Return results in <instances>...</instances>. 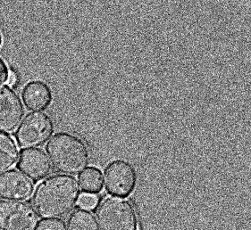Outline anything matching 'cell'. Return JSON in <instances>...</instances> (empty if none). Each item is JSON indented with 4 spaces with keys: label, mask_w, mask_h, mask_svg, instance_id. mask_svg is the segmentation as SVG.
I'll list each match as a JSON object with an SVG mask.
<instances>
[{
    "label": "cell",
    "mask_w": 251,
    "mask_h": 230,
    "mask_svg": "<svg viewBox=\"0 0 251 230\" xmlns=\"http://www.w3.org/2000/svg\"><path fill=\"white\" fill-rule=\"evenodd\" d=\"M80 196L79 183L74 176L55 174L42 180L36 186L31 203L41 218L60 219L70 213Z\"/></svg>",
    "instance_id": "1"
},
{
    "label": "cell",
    "mask_w": 251,
    "mask_h": 230,
    "mask_svg": "<svg viewBox=\"0 0 251 230\" xmlns=\"http://www.w3.org/2000/svg\"><path fill=\"white\" fill-rule=\"evenodd\" d=\"M46 154L56 171L66 175L80 174L91 162V151L83 139L68 132L53 136Z\"/></svg>",
    "instance_id": "2"
},
{
    "label": "cell",
    "mask_w": 251,
    "mask_h": 230,
    "mask_svg": "<svg viewBox=\"0 0 251 230\" xmlns=\"http://www.w3.org/2000/svg\"><path fill=\"white\" fill-rule=\"evenodd\" d=\"M100 230H139L135 207L126 198L106 197L97 209Z\"/></svg>",
    "instance_id": "3"
},
{
    "label": "cell",
    "mask_w": 251,
    "mask_h": 230,
    "mask_svg": "<svg viewBox=\"0 0 251 230\" xmlns=\"http://www.w3.org/2000/svg\"><path fill=\"white\" fill-rule=\"evenodd\" d=\"M54 130V121L48 114L30 113L21 122L15 138L23 149L36 148L50 138Z\"/></svg>",
    "instance_id": "4"
},
{
    "label": "cell",
    "mask_w": 251,
    "mask_h": 230,
    "mask_svg": "<svg viewBox=\"0 0 251 230\" xmlns=\"http://www.w3.org/2000/svg\"><path fill=\"white\" fill-rule=\"evenodd\" d=\"M103 182L108 195L118 198H127L135 190L138 174L131 162L117 159L106 165Z\"/></svg>",
    "instance_id": "5"
},
{
    "label": "cell",
    "mask_w": 251,
    "mask_h": 230,
    "mask_svg": "<svg viewBox=\"0 0 251 230\" xmlns=\"http://www.w3.org/2000/svg\"><path fill=\"white\" fill-rule=\"evenodd\" d=\"M39 216L25 202L0 201V230H35Z\"/></svg>",
    "instance_id": "6"
},
{
    "label": "cell",
    "mask_w": 251,
    "mask_h": 230,
    "mask_svg": "<svg viewBox=\"0 0 251 230\" xmlns=\"http://www.w3.org/2000/svg\"><path fill=\"white\" fill-rule=\"evenodd\" d=\"M25 117L24 103L8 85H0V132L12 133Z\"/></svg>",
    "instance_id": "7"
},
{
    "label": "cell",
    "mask_w": 251,
    "mask_h": 230,
    "mask_svg": "<svg viewBox=\"0 0 251 230\" xmlns=\"http://www.w3.org/2000/svg\"><path fill=\"white\" fill-rule=\"evenodd\" d=\"M34 191V183L17 170H10L0 175V197L4 200L25 202Z\"/></svg>",
    "instance_id": "8"
},
{
    "label": "cell",
    "mask_w": 251,
    "mask_h": 230,
    "mask_svg": "<svg viewBox=\"0 0 251 230\" xmlns=\"http://www.w3.org/2000/svg\"><path fill=\"white\" fill-rule=\"evenodd\" d=\"M17 168L32 181L45 180L52 170L50 161L45 151L40 148L24 149L20 153Z\"/></svg>",
    "instance_id": "9"
},
{
    "label": "cell",
    "mask_w": 251,
    "mask_h": 230,
    "mask_svg": "<svg viewBox=\"0 0 251 230\" xmlns=\"http://www.w3.org/2000/svg\"><path fill=\"white\" fill-rule=\"evenodd\" d=\"M22 97L27 110L41 113L50 107L53 93L50 86L42 80H32L26 84Z\"/></svg>",
    "instance_id": "10"
},
{
    "label": "cell",
    "mask_w": 251,
    "mask_h": 230,
    "mask_svg": "<svg viewBox=\"0 0 251 230\" xmlns=\"http://www.w3.org/2000/svg\"><path fill=\"white\" fill-rule=\"evenodd\" d=\"M19 155L16 141L10 135L0 132V175L17 164Z\"/></svg>",
    "instance_id": "11"
},
{
    "label": "cell",
    "mask_w": 251,
    "mask_h": 230,
    "mask_svg": "<svg viewBox=\"0 0 251 230\" xmlns=\"http://www.w3.org/2000/svg\"><path fill=\"white\" fill-rule=\"evenodd\" d=\"M78 183L84 194L98 195L104 185L102 171L97 167H89L79 174Z\"/></svg>",
    "instance_id": "12"
},
{
    "label": "cell",
    "mask_w": 251,
    "mask_h": 230,
    "mask_svg": "<svg viewBox=\"0 0 251 230\" xmlns=\"http://www.w3.org/2000/svg\"><path fill=\"white\" fill-rule=\"evenodd\" d=\"M66 230H100V227L91 210L80 208L68 217Z\"/></svg>",
    "instance_id": "13"
},
{
    "label": "cell",
    "mask_w": 251,
    "mask_h": 230,
    "mask_svg": "<svg viewBox=\"0 0 251 230\" xmlns=\"http://www.w3.org/2000/svg\"><path fill=\"white\" fill-rule=\"evenodd\" d=\"M35 230H66V222L62 219H43L40 220Z\"/></svg>",
    "instance_id": "14"
},
{
    "label": "cell",
    "mask_w": 251,
    "mask_h": 230,
    "mask_svg": "<svg viewBox=\"0 0 251 230\" xmlns=\"http://www.w3.org/2000/svg\"><path fill=\"white\" fill-rule=\"evenodd\" d=\"M79 207L86 210H92L98 205V197L94 195L83 194L80 196L78 204Z\"/></svg>",
    "instance_id": "15"
},
{
    "label": "cell",
    "mask_w": 251,
    "mask_h": 230,
    "mask_svg": "<svg viewBox=\"0 0 251 230\" xmlns=\"http://www.w3.org/2000/svg\"><path fill=\"white\" fill-rule=\"evenodd\" d=\"M8 74H9V69L8 66L5 64V61L3 60V58L0 57V85H4L7 81V78H8Z\"/></svg>",
    "instance_id": "16"
},
{
    "label": "cell",
    "mask_w": 251,
    "mask_h": 230,
    "mask_svg": "<svg viewBox=\"0 0 251 230\" xmlns=\"http://www.w3.org/2000/svg\"><path fill=\"white\" fill-rule=\"evenodd\" d=\"M7 85L9 87H15L18 83V77L17 74L15 73L14 70H9V74H8V78H7Z\"/></svg>",
    "instance_id": "17"
},
{
    "label": "cell",
    "mask_w": 251,
    "mask_h": 230,
    "mask_svg": "<svg viewBox=\"0 0 251 230\" xmlns=\"http://www.w3.org/2000/svg\"><path fill=\"white\" fill-rule=\"evenodd\" d=\"M2 43H3V37H2V34H1V32H0V47H1V46H2Z\"/></svg>",
    "instance_id": "18"
}]
</instances>
